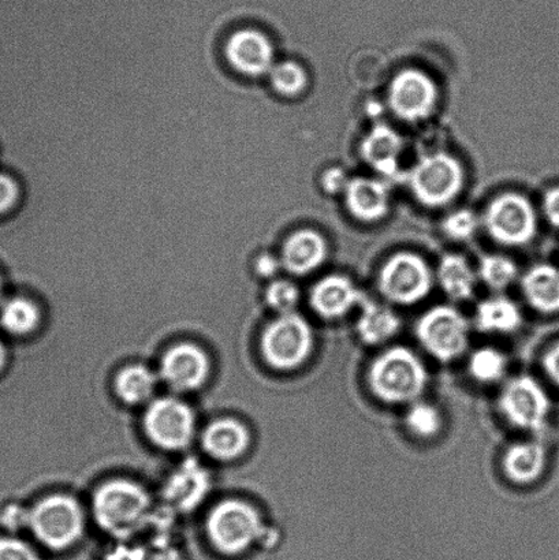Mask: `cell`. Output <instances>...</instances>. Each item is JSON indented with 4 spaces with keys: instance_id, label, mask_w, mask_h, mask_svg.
Wrapping results in <instances>:
<instances>
[{
    "instance_id": "3",
    "label": "cell",
    "mask_w": 559,
    "mask_h": 560,
    "mask_svg": "<svg viewBox=\"0 0 559 560\" xmlns=\"http://www.w3.org/2000/svg\"><path fill=\"white\" fill-rule=\"evenodd\" d=\"M315 335L298 313H283L263 334L261 349L268 364L277 370H295L310 359Z\"/></svg>"
},
{
    "instance_id": "27",
    "label": "cell",
    "mask_w": 559,
    "mask_h": 560,
    "mask_svg": "<svg viewBox=\"0 0 559 560\" xmlns=\"http://www.w3.org/2000/svg\"><path fill=\"white\" fill-rule=\"evenodd\" d=\"M155 377L140 365L125 368L117 377V393L126 404H141L151 398L155 389Z\"/></svg>"
},
{
    "instance_id": "21",
    "label": "cell",
    "mask_w": 559,
    "mask_h": 560,
    "mask_svg": "<svg viewBox=\"0 0 559 560\" xmlns=\"http://www.w3.org/2000/svg\"><path fill=\"white\" fill-rule=\"evenodd\" d=\"M401 328V318L391 307L364 300L356 331L365 345L377 346L396 337Z\"/></svg>"
},
{
    "instance_id": "2",
    "label": "cell",
    "mask_w": 559,
    "mask_h": 560,
    "mask_svg": "<svg viewBox=\"0 0 559 560\" xmlns=\"http://www.w3.org/2000/svg\"><path fill=\"white\" fill-rule=\"evenodd\" d=\"M150 508V499L139 486L113 481L103 486L93 499L98 524L109 534L126 536L139 529Z\"/></svg>"
},
{
    "instance_id": "34",
    "label": "cell",
    "mask_w": 559,
    "mask_h": 560,
    "mask_svg": "<svg viewBox=\"0 0 559 560\" xmlns=\"http://www.w3.org/2000/svg\"><path fill=\"white\" fill-rule=\"evenodd\" d=\"M0 560H40L26 542L4 537L0 539Z\"/></svg>"
},
{
    "instance_id": "38",
    "label": "cell",
    "mask_w": 559,
    "mask_h": 560,
    "mask_svg": "<svg viewBox=\"0 0 559 560\" xmlns=\"http://www.w3.org/2000/svg\"><path fill=\"white\" fill-rule=\"evenodd\" d=\"M541 366H544L547 377L559 388V342L546 351Z\"/></svg>"
},
{
    "instance_id": "16",
    "label": "cell",
    "mask_w": 559,
    "mask_h": 560,
    "mask_svg": "<svg viewBox=\"0 0 559 560\" xmlns=\"http://www.w3.org/2000/svg\"><path fill=\"white\" fill-rule=\"evenodd\" d=\"M162 377L170 387L189 392L201 386L208 375V359L194 345H178L162 361Z\"/></svg>"
},
{
    "instance_id": "6",
    "label": "cell",
    "mask_w": 559,
    "mask_h": 560,
    "mask_svg": "<svg viewBox=\"0 0 559 560\" xmlns=\"http://www.w3.org/2000/svg\"><path fill=\"white\" fill-rule=\"evenodd\" d=\"M434 283L423 257L399 252L385 262L377 277V288L386 300L397 305H414L430 294Z\"/></svg>"
},
{
    "instance_id": "11",
    "label": "cell",
    "mask_w": 559,
    "mask_h": 560,
    "mask_svg": "<svg viewBox=\"0 0 559 560\" xmlns=\"http://www.w3.org/2000/svg\"><path fill=\"white\" fill-rule=\"evenodd\" d=\"M230 70L245 80H260L276 65V46L267 32L257 26H241L223 44Z\"/></svg>"
},
{
    "instance_id": "42",
    "label": "cell",
    "mask_w": 559,
    "mask_h": 560,
    "mask_svg": "<svg viewBox=\"0 0 559 560\" xmlns=\"http://www.w3.org/2000/svg\"><path fill=\"white\" fill-rule=\"evenodd\" d=\"M4 364H5V350L2 346V343H0V370H2Z\"/></svg>"
},
{
    "instance_id": "28",
    "label": "cell",
    "mask_w": 559,
    "mask_h": 560,
    "mask_svg": "<svg viewBox=\"0 0 559 560\" xmlns=\"http://www.w3.org/2000/svg\"><path fill=\"white\" fill-rule=\"evenodd\" d=\"M40 315L33 302L15 296L0 307V324L13 335H26L36 328Z\"/></svg>"
},
{
    "instance_id": "25",
    "label": "cell",
    "mask_w": 559,
    "mask_h": 560,
    "mask_svg": "<svg viewBox=\"0 0 559 560\" xmlns=\"http://www.w3.org/2000/svg\"><path fill=\"white\" fill-rule=\"evenodd\" d=\"M208 479L205 470L197 465H184L168 482L167 497L183 509L195 506L207 491Z\"/></svg>"
},
{
    "instance_id": "14",
    "label": "cell",
    "mask_w": 559,
    "mask_h": 560,
    "mask_svg": "<svg viewBox=\"0 0 559 560\" xmlns=\"http://www.w3.org/2000/svg\"><path fill=\"white\" fill-rule=\"evenodd\" d=\"M364 300L352 280L338 273L321 279L310 294L312 310L326 320L347 316L354 306L363 304Z\"/></svg>"
},
{
    "instance_id": "33",
    "label": "cell",
    "mask_w": 559,
    "mask_h": 560,
    "mask_svg": "<svg viewBox=\"0 0 559 560\" xmlns=\"http://www.w3.org/2000/svg\"><path fill=\"white\" fill-rule=\"evenodd\" d=\"M478 217L469 210H458L446 217L442 223L443 233L454 241H467L478 232Z\"/></svg>"
},
{
    "instance_id": "15",
    "label": "cell",
    "mask_w": 559,
    "mask_h": 560,
    "mask_svg": "<svg viewBox=\"0 0 559 560\" xmlns=\"http://www.w3.org/2000/svg\"><path fill=\"white\" fill-rule=\"evenodd\" d=\"M327 255V243L321 233L312 229H300L284 238L279 259L283 270L295 277H304L322 267Z\"/></svg>"
},
{
    "instance_id": "12",
    "label": "cell",
    "mask_w": 559,
    "mask_h": 560,
    "mask_svg": "<svg viewBox=\"0 0 559 560\" xmlns=\"http://www.w3.org/2000/svg\"><path fill=\"white\" fill-rule=\"evenodd\" d=\"M438 88L423 71L405 69L388 86V106L399 119L419 122L429 118L436 107Z\"/></svg>"
},
{
    "instance_id": "29",
    "label": "cell",
    "mask_w": 559,
    "mask_h": 560,
    "mask_svg": "<svg viewBox=\"0 0 559 560\" xmlns=\"http://www.w3.org/2000/svg\"><path fill=\"white\" fill-rule=\"evenodd\" d=\"M469 375L476 382L491 384L500 382L508 370L506 355L496 348H481L474 351L468 364Z\"/></svg>"
},
{
    "instance_id": "35",
    "label": "cell",
    "mask_w": 559,
    "mask_h": 560,
    "mask_svg": "<svg viewBox=\"0 0 559 560\" xmlns=\"http://www.w3.org/2000/svg\"><path fill=\"white\" fill-rule=\"evenodd\" d=\"M20 185L8 174H0V215L10 212L19 205Z\"/></svg>"
},
{
    "instance_id": "19",
    "label": "cell",
    "mask_w": 559,
    "mask_h": 560,
    "mask_svg": "<svg viewBox=\"0 0 559 560\" xmlns=\"http://www.w3.org/2000/svg\"><path fill=\"white\" fill-rule=\"evenodd\" d=\"M546 466V448L535 441L513 443L502 457L503 474L514 485H533L545 474Z\"/></svg>"
},
{
    "instance_id": "13",
    "label": "cell",
    "mask_w": 559,
    "mask_h": 560,
    "mask_svg": "<svg viewBox=\"0 0 559 560\" xmlns=\"http://www.w3.org/2000/svg\"><path fill=\"white\" fill-rule=\"evenodd\" d=\"M145 431L151 441L167 450L188 446L195 431L191 410L177 399H158L148 408Z\"/></svg>"
},
{
    "instance_id": "10",
    "label": "cell",
    "mask_w": 559,
    "mask_h": 560,
    "mask_svg": "<svg viewBox=\"0 0 559 560\" xmlns=\"http://www.w3.org/2000/svg\"><path fill=\"white\" fill-rule=\"evenodd\" d=\"M212 545L224 553H240L261 536L263 525L254 508L237 501L218 504L208 518Z\"/></svg>"
},
{
    "instance_id": "1",
    "label": "cell",
    "mask_w": 559,
    "mask_h": 560,
    "mask_svg": "<svg viewBox=\"0 0 559 560\" xmlns=\"http://www.w3.org/2000/svg\"><path fill=\"white\" fill-rule=\"evenodd\" d=\"M429 383V371L420 357L404 346H394L376 357L369 370L372 394L391 405L414 404Z\"/></svg>"
},
{
    "instance_id": "20",
    "label": "cell",
    "mask_w": 559,
    "mask_h": 560,
    "mask_svg": "<svg viewBox=\"0 0 559 560\" xmlns=\"http://www.w3.org/2000/svg\"><path fill=\"white\" fill-rule=\"evenodd\" d=\"M522 289L528 304L544 315L559 313V270L551 265H538L522 279Z\"/></svg>"
},
{
    "instance_id": "9",
    "label": "cell",
    "mask_w": 559,
    "mask_h": 560,
    "mask_svg": "<svg viewBox=\"0 0 559 560\" xmlns=\"http://www.w3.org/2000/svg\"><path fill=\"white\" fill-rule=\"evenodd\" d=\"M484 223L490 237L506 246L531 243L538 230L533 205L527 197L517 194L496 197L487 207Z\"/></svg>"
},
{
    "instance_id": "7",
    "label": "cell",
    "mask_w": 559,
    "mask_h": 560,
    "mask_svg": "<svg viewBox=\"0 0 559 560\" xmlns=\"http://www.w3.org/2000/svg\"><path fill=\"white\" fill-rule=\"evenodd\" d=\"M30 526L44 546L63 550L80 539L84 530V514L74 499L48 497L30 513Z\"/></svg>"
},
{
    "instance_id": "24",
    "label": "cell",
    "mask_w": 559,
    "mask_h": 560,
    "mask_svg": "<svg viewBox=\"0 0 559 560\" xmlns=\"http://www.w3.org/2000/svg\"><path fill=\"white\" fill-rule=\"evenodd\" d=\"M438 282L449 299L465 301L475 293L476 273L465 257L446 255L438 268Z\"/></svg>"
},
{
    "instance_id": "32",
    "label": "cell",
    "mask_w": 559,
    "mask_h": 560,
    "mask_svg": "<svg viewBox=\"0 0 559 560\" xmlns=\"http://www.w3.org/2000/svg\"><path fill=\"white\" fill-rule=\"evenodd\" d=\"M266 300L272 310L283 313L293 312L300 300L298 285L289 280L278 279L268 285L266 290Z\"/></svg>"
},
{
    "instance_id": "5",
    "label": "cell",
    "mask_w": 559,
    "mask_h": 560,
    "mask_svg": "<svg viewBox=\"0 0 559 560\" xmlns=\"http://www.w3.org/2000/svg\"><path fill=\"white\" fill-rule=\"evenodd\" d=\"M416 335L434 359L452 362L468 349L469 323L456 307L438 305L419 318Z\"/></svg>"
},
{
    "instance_id": "8",
    "label": "cell",
    "mask_w": 559,
    "mask_h": 560,
    "mask_svg": "<svg viewBox=\"0 0 559 560\" xmlns=\"http://www.w3.org/2000/svg\"><path fill=\"white\" fill-rule=\"evenodd\" d=\"M498 406L509 424L517 430H545L551 411V400L544 386L533 376L512 378L503 387Z\"/></svg>"
},
{
    "instance_id": "26",
    "label": "cell",
    "mask_w": 559,
    "mask_h": 560,
    "mask_svg": "<svg viewBox=\"0 0 559 560\" xmlns=\"http://www.w3.org/2000/svg\"><path fill=\"white\" fill-rule=\"evenodd\" d=\"M267 79L271 91L287 101L303 95L310 82L306 70L294 60H283L273 65Z\"/></svg>"
},
{
    "instance_id": "40",
    "label": "cell",
    "mask_w": 559,
    "mask_h": 560,
    "mask_svg": "<svg viewBox=\"0 0 559 560\" xmlns=\"http://www.w3.org/2000/svg\"><path fill=\"white\" fill-rule=\"evenodd\" d=\"M544 212L551 226L559 229V188H552L545 195Z\"/></svg>"
},
{
    "instance_id": "37",
    "label": "cell",
    "mask_w": 559,
    "mask_h": 560,
    "mask_svg": "<svg viewBox=\"0 0 559 560\" xmlns=\"http://www.w3.org/2000/svg\"><path fill=\"white\" fill-rule=\"evenodd\" d=\"M349 184V178L342 168L326 170L322 177V188L326 194L337 195L339 191H345Z\"/></svg>"
},
{
    "instance_id": "36",
    "label": "cell",
    "mask_w": 559,
    "mask_h": 560,
    "mask_svg": "<svg viewBox=\"0 0 559 560\" xmlns=\"http://www.w3.org/2000/svg\"><path fill=\"white\" fill-rule=\"evenodd\" d=\"M281 268V259L270 254V250L260 252V254L255 257L254 270L257 276L261 278H273Z\"/></svg>"
},
{
    "instance_id": "18",
    "label": "cell",
    "mask_w": 559,
    "mask_h": 560,
    "mask_svg": "<svg viewBox=\"0 0 559 560\" xmlns=\"http://www.w3.org/2000/svg\"><path fill=\"white\" fill-rule=\"evenodd\" d=\"M403 150L401 136L385 124L375 125L361 142V156L383 177H393L398 174Z\"/></svg>"
},
{
    "instance_id": "43",
    "label": "cell",
    "mask_w": 559,
    "mask_h": 560,
    "mask_svg": "<svg viewBox=\"0 0 559 560\" xmlns=\"http://www.w3.org/2000/svg\"><path fill=\"white\" fill-rule=\"evenodd\" d=\"M2 280H0V299H2Z\"/></svg>"
},
{
    "instance_id": "22",
    "label": "cell",
    "mask_w": 559,
    "mask_h": 560,
    "mask_svg": "<svg viewBox=\"0 0 559 560\" xmlns=\"http://www.w3.org/2000/svg\"><path fill=\"white\" fill-rule=\"evenodd\" d=\"M475 324L481 332L512 334L523 326V313L516 302L496 295L476 307Z\"/></svg>"
},
{
    "instance_id": "31",
    "label": "cell",
    "mask_w": 559,
    "mask_h": 560,
    "mask_svg": "<svg viewBox=\"0 0 559 560\" xmlns=\"http://www.w3.org/2000/svg\"><path fill=\"white\" fill-rule=\"evenodd\" d=\"M517 273L516 262L505 256L489 255L480 260L479 277L492 290L508 289L516 280Z\"/></svg>"
},
{
    "instance_id": "39",
    "label": "cell",
    "mask_w": 559,
    "mask_h": 560,
    "mask_svg": "<svg viewBox=\"0 0 559 560\" xmlns=\"http://www.w3.org/2000/svg\"><path fill=\"white\" fill-rule=\"evenodd\" d=\"M2 521L5 528L19 529L22 525H30V514L19 506H8L2 513Z\"/></svg>"
},
{
    "instance_id": "4",
    "label": "cell",
    "mask_w": 559,
    "mask_h": 560,
    "mask_svg": "<svg viewBox=\"0 0 559 560\" xmlns=\"http://www.w3.org/2000/svg\"><path fill=\"white\" fill-rule=\"evenodd\" d=\"M415 199L430 208L445 207L456 199L464 185V170L456 158L432 153L421 158L409 173Z\"/></svg>"
},
{
    "instance_id": "17",
    "label": "cell",
    "mask_w": 559,
    "mask_h": 560,
    "mask_svg": "<svg viewBox=\"0 0 559 560\" xmlns=\"http://www.w3.org/2000/svg\"><path fill=\"white\" fill-rule=\"evenodd\" d=\"M345 206L354 219L364 223L382 221L391 208V195L381 180L356 177L343 191Z\"/></svg>"
},
{
    "instance_id": "30",
    "label": "cell",
    "mask_w": 559,
    "mask_h": 560,
    "mask_svg": "<svg viewBox=\"0 0 559 560\" xmlns=\"http://www.w3.org/2000/svg\"><path fill=\"white\" fill-rule=\"evenodd\" d=\"M443 419L440 409L434 405L421 402L410 404L407 415H405V425L414 435L430 439L441 432Z\"/></svg>"
},
{
    "instance_id": "23",
    "label": "cell",
    "mask_w": 559,
    "mask_h": 560,
    "mask_svg": "<svg viewBox=\"0 0 559 560\" xmlns=\"http://www.w3.org/2000/svg\"><path fill=\"white\" fill-rule=\"evenodd\" d=\"M249 435L244 425L230 419L218 420L207 428L202 446L211 457L230 460L240 457L248 447Z\"/></svg>"
},
{
    "instance_id": "41",
    "label": "cell",
    "mask_w": 559,
    "mask_h": 560,
    "mask_svg": "<svg viewBox=\"0 0 559 560\" xmlns=\"http://www.w3.org/2000/svg\"><path fill=\"white\" fill-rule=\"evenodd\" d=\"M140 560H180L178 552L174 550V548H170L167 546L156 545L151 548V550L144 551L142 553Z\"/></svg>"
}]
</instances>
